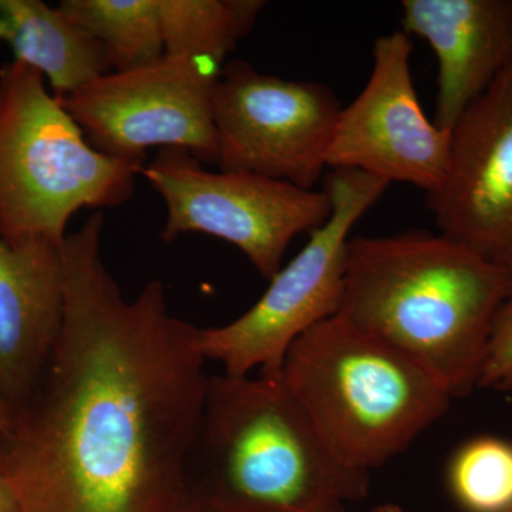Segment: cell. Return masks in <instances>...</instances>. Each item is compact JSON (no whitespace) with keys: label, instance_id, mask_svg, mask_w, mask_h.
I'll list each match as a JSON object with an SVG mask.
<instances>
[{"label":"cell","instance_id":"cell-1","mask_svg":"<svg viewBox=\"0 0 512 512\" xmlns=\"http://www.w3.org/2000/svg\"><path fill=\"white\" fill-rule=\"evenodd\" d=\"M96 211L63 242L64 312L49 362L0 436L20 512H171L210 376L200 329L151 281L127 301Z\"/></svg>","mask_w":512,"mask_h":512},{"label":"cell","instance_id":"cell-2","mask_svg":"<svg viewBox=\"0 0 512 512\" xmlns=\"http://www.w3.org/2000/svg\"><path fill=\"white\" fill-rule=\"evenodd\" d=\"M512 279L443 234L352 237L339 316L409 357L451 399L478 389Z\"/></svg>","mask_w":512,"mask_h":512},{"label":"cell","instance_id":"cell-3","mask_svg":"<svg viewBox=\"0 0 512 512\" xmlns=\"http://www.w3.org/2000/svg\"><path fill=\"white\" fill-rule=\"evenodd\" d=\"M221 512H346L370 474L340 463L281 375H211L187 477ZM187 481V480H185Z\"/></svg>","mask_w":512,"mask_h":512},{"label":"cell","instance_id":"cell-4","mask_svg":"<svg viewBox=\"0 0 512 512\" xmlns=\"http://www.w3.org/2000/svg\"><path fill=\"white\" fill-rule=\"evenodd\" d=\"M281 376L333 456L369 474L403 453L451 402L409 357L339 315L293 343Z\"/></svg>","mask_w":512,"mask_h":512},{"label":"cell","instance_id":"cell-5","mask_svg":"<svg viewBox=\"0 0 512 512\" xmlns=\"http://www.w3.org/2000/svg\"><path fill=\"white\" fill-rule=\"evenodd\" d=\"M141 168L104 156L28 64L0 70V237L63 244L77 211L130 200Z\"/></svg>","mask_w":512,"mask_h":512},{"label":"cell","instance_id":"cell-6","mask_svg":"<svg viewBox=\"0 0 512 512\" xmlns=\"http://www.w3.org/2000/svg\"><path fill=\"white\" fill-rule=\"evenodd\" d=\"M389 187L382 178L332 168L322 190L332 202L330 217L309 234L295 258L279 269L254 306L227 325L200 329L208 362L227 375H281L293 343L338 315L345 289L350 232Z\"/></svg>","mask_w":512,"mask_h":512},{"label":"cell","instance_id":"cell-7","mask_svg":"<svg viewBox=\"0 0 512 512\" xmlns=\"http://www.w3.org/2000/svg\"><path fill=\"white\" fill-rule=\"evenodd\" d=\"M163 198L165 242L204 234L234 245L271 281L298 235L322 227L332 212L323 190L234 171L207 170L183 148H163L141 173Z\"/></svg>","mask_w":512,"mask_h":512},{"label":"cell","instance_id":"cell-8","mask_svg":"<svg viewBox=\"0 0 512 512\" xmlns=\"http://www.w3.org/2000/svg\"><path fill=\"white\" fill-rule=\"evenodd\" d=\"M222 67L195 57L156 62L96 77L62 101L90 146L143 168L150 148H183L217 164L212 93Z\"/></svg>","mask_w":512,"mask_h":512},{"label":"cell","instance_id":"cell-9","mask_svg":"<svg viewBox=\"0 0 512 512\" xmlns=\"http://www.w3.org/2000/svg\"><path fill=\"white\" fill-rule=\"evenodd\" d=\"M342 111L328 86L225 63L212 93L217 167L315 190Z\"/></svg>","mask_w":512,"mask_h":512},{"label":"cell","instance_id":"cell-10","mask_svg":"<svg viewBox=\"0 0 512 512\" xmlns=\"http://www.w3.org/2000/svg\"><path fill=\"white\" fill-rule=\"evenodd\" d=\"M413 42L404 30L377 37L365 89L339 114L328 167L375 175L387 183L439 187L451 133L424 113L412 76Z\"/></svg>","mask_w":512,"mask_h":512},{"label":"cell","instance_id":"cell-11","mask_svg":"<svg viewBox=\"0 0 512 512\" xmlns=\"http://www.w3.org/2000/svg\"><path fill=\"white\" fill-rule=\"evenodd\" d=\"M426 201L440 234L512 279V67L451 130L446 175Z\"/></svg>","mask_w":512,"mask_h":512},{"label":"cell","instance_id":"cell-12","mask_svg":"<svg viewBox=\"0 0 512 512\" xmlns=\"http://www.w3.org/2000/svg\"><path fill=\"white\" fill-rule=\"evenodd\" d=\"M407 35L439 62L434 124L451 133L464 111L512 67V0H404Z\"/></svg>","mask_w":512,"mask_h":512},{"label":"cell","instance_id":"cell-13","mask_svg":"<svg viewBox=\"0 0 512 512\" xmlns=\"http://www.w3.org/2000/svg\"><path fill=\"white\" fill-rule=\"evenodd\" d=\"M63 312V244L0 237V399L13 412L42 376Z\"/></svg>","mask_w":512,"mask_h":512},{"label":"cell","instance_id":"cell-14","mask_svg":"<svg viewBox=\"0 0 512 512\" xmlns=\"http://www.w3.org/2000/svg\"><path fill=\"white\" fill-rule=\"evenodd\" d=\"M0 42L42 74L57 99L113 72L100 42L40 0H0Z\"/></svg>","mask_w":512,"mask_h":512},{"label":"cell","instance_id":"cell-15","mask_svg":"<svg viewBox=\"0 0 512 512\" xmlns=\"http://www.w3.org/2000/svg\"><path fill=\"white\" fill-rule=\"evenodd\" d=\"M57 8L103 45L113 72L165 55L160 0H63Z\"/></svg>","mask_w":512,"mask_h":512},{"label":"cell","instance_id":"cell-16","mask_svg":"<svg viewBox=\"0 0 512 512\" xmlns=\"http://www.w3.org/2000/svg\"><path fill=\"white\" fill-rule=\"evenodd\" d=\"M265 6L264 0H160L165 53L224 67Z\"/></svg>","mask_w":512,"mask_h":512},{"label":"cell","instance_id":"cell-17","mask_svg":"<svg viewBox=\"0 0 512 512\" xmlns=\"http://www.w3.org/2000/svg\"><path fill=\"white\" fill-rule=\"evenodd\" d=\"M448 487L466 512L512 511V440L480 436L451 458Z\"/></svg>","mask_w":512,"mask_h":512},{"label":"cell","instance_id":"cell-18","mask_svg":"<svg viewBox=\"0 0 512 512\" xmlns=\"http://www.w3.org/2000/svg\"><path fill=\"white\" fill-rule=\"evenodd\" d=\"M478 389L512 390V293L501 306L491 329Z\"/></svg>","mask_w":512,"mask_h":512},{"label":"cell","instance_id":"cell-19","mask_svg":"<svg viewBox=\"0 0 512 512\" xmlns=\"http://www.w3.org/2000/svg\"><path fill=\"white\" fill-rule=\"evenodd\" d=\"M0 512H20L18 497L2 468H0Z\"/></svg>","mask_w":512,"mask_h":512},{"label":"cell","instance_id":"cell-20","mask_svg":"<svg viewBox=\"0 0 512 512\" xmlns=\"http://www.w3.org/2000/svg\"><path fill=\"white\" fill-rule=\"evenodd\" d=\"M13 410L10 409L8 404L3 402L0 399V436L5 433V430L8 429L10 421H12Z\"/></svg>","mask_w":512,"mask_h":512},{"label":"cell","instance_id":"cell-21","mask_svg":"<svg viewBox=\"0 0 512 512\" xmlns=\"http://www.w3.org/2000/svg\"><path fill=\"white\" fill-rule=\"evenodd\" d=\"M171 512H221L217 510H212V508L205 507V505L194 503L192 504H185L184 498L183 500L178 503L177 507L174 508Z\"/></svg>","mask_w":512,"mask_h":512},{"label":"cell","instance_id":"cell-22","mask_svg":"<svg viewBox=\"0 0 512 512\" xmlns=\"http://www.w3.org/2000/svg\"><path fill=\"white\" fill-rule=\"evenodd\" d=\"M369 512H403L402 507L397 504H382L377 505V507L373 508Z\"/></svg>","mask_w":512,"mask_h":512},{"label":"cell","instance_id":"cell-23","mask_svg":"<svg viewBox=\"0 0 512 512\" xmlns=\"http://www.w3.org/2000/svg\"><path fill=\"white\" fill-rule=\"evenodd\" d=\"M512 512V511H511Z\"/></svg>","mask_w":512,"mask_h":512}]
</instances>
